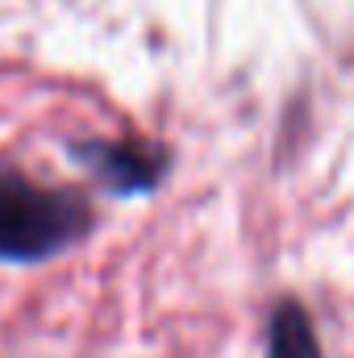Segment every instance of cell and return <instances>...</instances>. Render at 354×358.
<instances>
[{
  "instance_id": "1",
  "label": "cell",
  "mask_w": 354,
  "mask_h": 358,
  "mask_svg": "<svg viewBox=\"0 0 354 358\" xmlns=\"http://www.w3.org/2000/svg\"><path fill=\"white\" fill-rule=\"evenodd\" d=\"M92 213L76 192L38 187L21 176H0V259L34 263L50 259L84 238Z\"/></svg>"
},
{
  "instance_id": "2",
  "label": "cell",
  "mask_w": 354,
  "mask_h": 358,
  "mask_svg": "<svg viewBox=\"0 0 354 358\" xmlns=\"http://www.w3.org/2000/svg\"><path fill=\"white\" fill-rule=\"evenodd\" d=\"M267 358H321L313 321L304 317L300 304H279L271 313V334H267Z\"/></svg>"
}]
</instances>
